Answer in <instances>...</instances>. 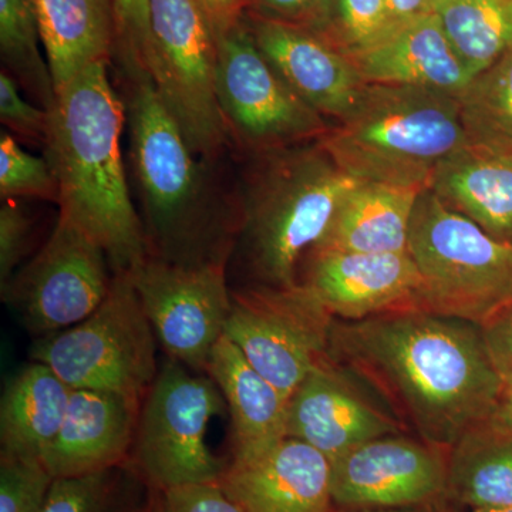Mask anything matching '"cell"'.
Returning <instances> with one entry per match:
<instances>
[{
	"mask_svg": "<svg viewBox=\"0 0 512 512\" xmlns=\"http://www.w3.org/2000/svg\"><path fill=\"white\" fill-rule=\"evenodd\" d=\"M330 357L383 397L406 430L448 453L487 424L503 384L480 325L416 306L336 319Z\"/></svg>",
	"mask_w": 512,
	"mask_h": 512,
	"instance_id": "1",
	"label": "cell"
},
{
	"mask_svg": "<svg viewBox=\"0 0 512 512\" xmlns=\"http://www.w3.org/2000/svg\"><path fill=\"white\" fill-rule=\"evenodd\" d=\"M109 67L93 64L56 93L45 150L59 187V217L93 238L120 274L143 264L151 251L121 156L126 103Z\"/></svg>",
	"mask_w": 512,
	"mask_h": 512,
	"instance_id": "2",
	"label": "cell"
},
{
	"mask_svg": "<svg viewBox=\"0 0 512 512\" xmlns=\"http://www.w3.org/2000/svg\"><path fill=\"white\" fill-rule=\"evenodd\" d=\"M249 156L238 195L242 254L259 285H298L303 255L319 244L359 181L318 141Z\"/></svg>",
	"mask_w": 512,
	"mask_h": 512,
	"instance_id": "3",
	"label": "cell"
},
{
	"mask_svg": "<svg viewBox=\"0 0 512 512\" xmlns=\"http://www.w3.org/2000/svg\"><path fill=\"white\" fill-rule=\"evenodd\" d=\"M467 138L458 97L367 84L353 110L318 143L357 181L427 190L440 164Z\"/></svg>",
	"mask_w": 512,
	"mask_h": 512,
	"instance_id": "4",
	"label": "cell"
},
{
	"mask_svg": "<svg viewBox=\"0 0 512 512\" xmlns=\"http://www.w3.org/2000/svg\"><path fill=\"white\" fill-rule=\"evenodd\" d=\"M130 161L151 255L195 264L211 251V194L204 163L161 100L150 74L123 77Z\"/></svg>",
	"mask_w": 512,
	"mask_h": 512,
	"instance_id": "5",
	"label": "cell"
},
{
	"mask_svg": "<svg viewBox=\"0 0 512 512\" xmlns=\"http://www.w3.org/2000/svg\"><path fill=\"white\" fill-rule=\"evenodd\" d=\"M409 254L423 311L481 325L512 301V245L448 208L430 188L414 205Z\"/></svg>",
	"mask_w": 512,
	"mask_h": 512,
	"instance_id": "6",
	"label": "cell"
},
{
	"mask_svg": "<svg viewBox=\"0 0 512 512\" xmlns=\"http://www.w3.org/2000/svg\"><path fill=\"white\" fill-rule=\"evenodd\" d=\"M157 342L130 272H120L113 275L106 299L89 318L42 336L30 356L72 389L104 390L141 400L160 370Z\"/></svg>",
	"mask_w": 512,
	"mask_h": 512,
	"instance_id": "7",
	"label": "cell"
},
{
	"mask_svg": "<svg viewBox=\"0 0 512 512\" xmlns=\"http://www.w3.org/2000/svg\"><path fill=\"white\" fill-rule=\"evenodd\" d=\"M224 410V396L208 373L168 357L144 396L130 460L148 490L220 483L228 463L208 447L207 431Z\"/></svg>",
	"mask_w": 512,
	"mask_h": 512,
	"instance_id": "8",
	"label": "cell"
},
{
	"mask_svg": "<svg viewBox=\"0 0 512 512\" xmlns=\"http://www.w3.org/2000/svg\"><path fill=\"white\" fill-rule=\"evenodd\" d=\"M215 93L228 140L247 154L313 143L332 127L266 59L245 20L215 35Z\"/></svg>",
	"mask_w": 512,
	"mask_h": 512,
	"instance_id": "9",
	"label": "cell"
},
{
	"mask_svg": "<svg viewBox=\"0 0 512 512\" xmlns=\"http://www.w3.org/2000/svg\"><path fill=\"white\" fill-rule=\"evenodd\" d=\"M150 76L195 156H220L228 134L215 93L217 40L197 0H150Z\"/></svg>",
	"mask_w": 512,
	"mask_h": 512,
	"instance_id": "10",
	"label": "cell"
},
{
	"mask_svg": "<svg viewBox=\"0 0 512 512\" xmlns=\"http://www.w3.org/2000/svg\"><path fill=\"white\" fill-rule=\"evenodd\" d=\"M336 318L301 284L231 292L225 335L252 366L291 399L313 370L330 362Z\"/></svg>",
	"mask_w": 512,
	"mask_h": 512,
	"instance_id": "11",
	"label": "cell"
},
{
	"mask_svg": "<svg viewBox=\"0 0 512 512\" xmlns=\"http://www.w3.org/2000/svg\"><path fill=\"white\" fill-rule=\"evenodd\" d=\"M227 258L177 264L150 255L130 272L156 338L168 356L207 373L231 312Z\"/></svg>",
	"mask_w": 512,
	"mask_h": 512,
	"instance_id": "12",
	"label": "cell"
},
{
	"mask_svg": "<svg viewBox=\"0 0 512 512\" xmlns=\"http://www.w3.org/2000/svg\"><path fill=\"white\" fill-rule=\"evenodd\" d=\"M109 266L93 238L59 217L45 245L3 286L2 295L25 328L42 338L99 308L113 282Z\"/></svg>",
	"mask_w": 512,
	"mask_h": 512,
	"instance_id": "13",
	"label": "cell"
},
{
	"mask_svg": "<svg viewBox=\"0 0 512 512\" xmlns=\"http://www.w3.org/2000/svg\"><path fill=\"white\" fill-rule=\"evenodd\" d=\"M330 467L336 510L439 507L447 501L448 451L403 433L366 441Z\"/></svg>",
	"mask_w": 512,
	"mask_h": 512,
	"instance_id": "14",
	"label": "cell"
},
{
	"mask_svg": "<svg viewBox=\"0 0 512 512\" xmlns=\"http://www.w3.org/2000/svg\"><path fill=\"white\" fill-rule=\"evenodd\" d=\"M404 429L333 360L313 370L288 402L286 436L311 444L330 463L366 441L402 434Z\"/></svg>",
	"mask_w": 512,
	"mask_h": 512,
	"instance_id": "15",
	"label": "cell"
},
{
	"mask_svg": "<svg viewBox=\"0 0 512 512\" xmlns=\"http://www.w3.org/2000/svg\"><path fill=\"white\" fill-rule=\"evenodd\" d=\"M301 284L339 320H362L396 309L417 308L420 275L406 252L312 251Z\"/></svg>",
	"mask_w": 512,
	"mask_h": 512,
	"instance_id": "16",
	"label": "cell"
},
{
	"mask_svg": "<svg viewBox=\"0 0 512 512\" xmlns=\"http://www.w3.org/2000/svg\"><path fill=\"white\" fill-rule=\"evenodd\" d=\"M245 20L266 59L312 109L335 123L348 116L369 84L350 57L305 26L247 12Z\"/></svg>",
	"mask_w": 512,
	"mask_h": 512,
	"instance_id": "17",
	"label": "cell"
},
{
	"mask_svg": "<svg viewBox=\"0 0 512 512\" xmlns=\"http://www.w3.org/2000/svg\"><path fill=\"white\" fill-rule=\"evenodd\" d=\"M330 481L328 458L286 436L258 456L229 461L218 484L247 512H336Z\"/></svg>",
	"mask_w": 512,
	"mask_h": 512,
	"instance_id": "18",
	"label": "cell"
},
{
	"mask_svg": "<svg viewBox=\"0 0 512 512\" xmlns=\"http://www.w3.org/2000/svg\"><path fill=\"white\" fill-rule=\"evenodd\" d=\"M140 400L113 392L73 389L55 441L43 454L53 478L89 476L130 464Z\"/></svg>",
	"mask_w": 512,
	"mask_h": 512,
	"instance_id": "19",
	"label": "cell"
},
{
	"mask_svg": "<svg viewBox=\"0 0 512 512\" xmlns=\"http://www.w3.org/2000/svg\"><path fill=\"white\" fill-rule=\"evenodd\" d=\"M350 60L366 83L421 87L458 99L476 76L433 12L404 23Z\"/></svg>",
	"mask_w": 512,
	"mask_h": 512,
	"instance_id": "20",
	"label": "cell"
},
{
	"mask_svg": "<svg viewBox=\"0 0 512 512\" xmlns=\"http://www.w3.org/2000/svg\"><path fill=\"white\" fill-rule=\"evenodd\" d=\"M430 190L488 235L512 245V141L468 137L440 164Z\"/></svg>",
	"mask_w": 512,
	"mask_h": 512,
	"instance_id": "21",
	"label": "cell"
},
{
	"mask_svg": "<svg viewBox=\"0 0 512 512\" xmlns=\"http://www.w3.org/2000/svg\"><path fill=\"white\" fill-rule=\"evenodd\" d=\"M207 373L220 387L231 416L232 460L258 456L285 439L289 400L227 335L212 350Z\"/></svg>",
	"mask_w": 512,
	"mask_h": 512,
	"instance_id": "22",
	"label": "cell"
},
{
	"mask_svg": "<svg viewBox=\"0 0 512 512\" xmlns=\"http://www.w3.org/2000/svg\"><path fill=\"white\" fill-rule=\"evenodd\" d=\"M423 190L359 181L340 201L316 251H409L410 222ZM311 249V251H312Z\"/></svg>",
	"mask_w": 512,
	"mask_h": 512,
	"instance_id": "23",
	"label": "cell"
},
{
	"mask_svg": "<svg viewBox=\"0 0 512 512\" xmlns=\"http://www.w3.org/2000/svg\"><path fill=\"white\" fill-rule=\"evenodd\" d=\"M56 93L116 52L114 0H33Z\"/></svg>",
	"mask_w": 512,
	"mask_h": 512,
	"instance_id": "24",
	"label": "cell"
},
{
	"mask_svg": "<svg viewBox=\"0 0 512 512\" xmlns=\"http://www.w3.org/2000/svg\"><path fill=\"white\" fill-rule=\"evenodd\" d=\"M73 389L40 362L9 380L0 403L2 456L42 460L66 417Z\"/></svg>",
	"mask_w": 512,
	"mask_h": 512,
	"instance_id": "25",
	"label": "cell"
},
{
	"mask_svg": "<svg viewBox=\"0 0 512 512\" xmlns=\"http://www.w3.org/2000/svg\"><path fill=\"white\" fill-rule=\"evenodd\" d=\"M447 501L470 507H512V434L483 426L448 453Z\"/></svg>",
	"mask_w": 512,
	"mask_h": 512,
	"instance_id": "26",
	"label": "cell"
},
{
	"mask_svg": "<svg viewBox=\"0 0 512 512\" xmlns=\"http://www.w3.org/2000/svg\"><path fill=\"white\" fill-rule=\"evenodd\" d=\"M431 12L474 74L512 50V0H434Z\"/></svg>",
	"mask_w": 512,
	"mask_h": 512,
	"instance_id": "27",
	"label": "cell"
},
{
	"mask_svg": "<svg viewBox=\"0 0 512 512\" xmlns=\"http://www.w3.org/2000/svg\"><path fill=\"white\" fill-rule=\"evenodd\" d=\"M33 0H0V56L3 70L43 109L56 101L55 83L46 55Z\"/></svg>",
	"mask_w": 512,
	"mask_h": 512,
	"instance_id": "28",
	"label": "cell"
},
{
	"mask_svg": "<svg viewBox=\"0 0 512 512\" xmlns=\"http://www.w3.org/2000/svg\"><path fill=\"white\" fill-rule=\"evenodd\" d=\"M143 483L130 464L89 476L55 478L39 512H140Z\"/></svg>",
	"mask_w": 512,
	"mask_h": 512,
	"instance_id": "29",
	"label": "cell"
},
{
	"mask_svg": "<svg viewBox=\"0 0 512 512\" xmlns=\"http://www.w3.org/2000/svg\"><path fill=\"white\" fill-rule=\"evenodd\" d=\"M328 45L348 57L375 45L389 33L384 0H320L305 23Z\"/></svg>",
	"mask_w": 512,
	"mask_h": 512,
	"instance_id": "30",
	"label": "cell"
},
{
	"mask_svg": "<svg viewBox=\"0 0 512 512\" xmlns=\"http://www.w3.org/2000/svg\"><path fill=\"white\" fill-rule=\"evenodd\" d=\"M460 107L468 137L512 141V50L473 77Z\"/></svg>",
	"mask_w": 512,
	"mask_h": 512,
	"instance_id": "31",
	"label": "cell"
},
{
	"mask_svg": "<svg viewBox=\"0 0 512 512\" xmlns=\"http://www.w3.org/2000/svg\"><path fill=\"white\" fill-rule=\"evenodd\" d=\"M0 195L2 200L59 201V187L47 158L19 146L10 134H0Z\"/></svg>",
	"mask_w": 512,
	"mask_h": 512,
	"instance_id": "32",
	"label": "cell"
},
{
	"mask_svg": "<svg viewBox=\"0 0 512 512\" xmlns=\"http://www.w3.org/2000/svg\"><path fill=\"white\" fill-rule=\"evenodd\" d=\"M117 42L113 59L121 76L150 74L153 62L150 0H114Z\"/></svg>",
	"mask_w": 512,
	"mask_h": 512,
	"instance_id": "33",
	"label": "cell"
},
{
	"mask_svg": "<svg viewBox=\"0 0 512 512\" xmlns=\"http://www.w3.org/2000/svg\"><path fill=\"white\" fill-rule=\"evenodd\" d=\"M53 481L39 458L0 454V512H39Z\"/></svg>",
	"mask_w": 512,
	"mask_h": 512,
	"instance_id": "34",
	"label": "cell"
},
{
	"mask_svg": "<svg viewBox=\"0 0 512 512\" xmlns=\"http://www.w3.org/2000/svg\"><path fill=\"white\" fill-rule=\"evenodd\" d=\"M0 120L19 137L45 147L49 111L23 99L18 82L5 70L0 73Z\"/></svg>",
	"mask_w": 512,
	"mask_h": 512,
	"instance_id": "35",
	"label": "cell"
},
{
	"mask_svg": "<svg viewBox=\"0 0 512 512\" xmlns=\"http://www.w3.org/2000/svg\"><path fill=\"white\" fill-rule=\"evenodd\" d=\"M33 224L18 200H3L0 207V284H8L28 255Z\"/></svg>",
	"mask_w": 512,
	"mask_h": 512,
	"instance_id": "36",
	"label": "cell"
},
{
	"mask_svg": "<svg viewBox=\"0 0 512 512\" xmlns=\"http://www.w3.org/2000/svg\"><path fill=\"white\" fill-rule=\"evenodd\" d=\"M161 500L164 512H247L218 483L171 488Z\"/></svg>",
	"mask_w": 512,
	"mask_h": 512,
	"instance_id": "37",
	"label": "cell"
},
{
	"mask_svg": "<svg viewBox=\"0 0 512 512\" xmlns=\"http://www.w3.org/2000/svg\"><path fill=\"white\" fill-rule=\"evenodd\" d=\"M488 356L501 380L512 375V301L491 313L480 325Z\"/></svg>",
	"mask_w": 512,
	"mask_h": 512,
	"instance_id": "38",
	"label": "cell"
},
{
	"mask_svg": "<svg viewBox=\"0 0 512 512\" xmlns=\"http://www.w3.org/2000/svg\"><path fill=\"white\" fill-rule=\"evenodd\" d=\"M320 0H248L247 13L259 18L305 25Z\"/></svg>",
	"mask_w": 512,
	"mask_h": 512,
	"instance_id": "39",
	"label": "cell"
},
{
	"mask_svg": "<svg viewBox=\"0 0 512 512\" xmlns=\"http://www.w3.org/2000/svg\"><path fill=\"white\" fill-rule=\"evenodd\" d=\"M215 35L231 28L245 15L248 0H197Z\"/></svg>",
	"mask_w": 512,
	"mask_h": 512,
	"instance_id": "40",
	"label": "cell"
},
{
	"mask_svg": "<svg viewBox=\"0 0 512 512\" xmlns=\"http://www.w3.org/2000/svg\"><path fill=\"white\" fill-rule=\"evenodd\" d=\"M384 2H386L390 33L404 23L430 13L434 0H384Z\"/></svg>",
	"mask_w": 512,
	"mask_h": 512,
	"instance_id": "41",
	"label": "cell"
},
{
	"mask_svg": "<svg viewBox=\"0 0 512 512\" xmlns=\"http://www.w3.org/2000/svg\"><path fill=\"white\" fill-rule=\"evenodd\" d=\"M485 426L512 434V375L503 379L497 403Z\"/></svg>",
	"mask_w": 512,
	"mask_h": 512,
	"instance_id": "42",
	"label": "cell"
},
{
	"mask_svg": "<svg viewBox=\"0 0 512 512\" xmlns=\"http://www.w3.org/2000/svg\"><path fill=\"white\" fill-rule=\"evenodd\" d=\"M439 507L349 508V510H336V512H436Z\"/></svg>",
	"mask_w": 512,
	"mask_h": 512,
	"instance_id": "43",
	"label": "cell"
},
{
	"mask_svg": "<svg viewBox=\"0 0 512 512\" xmlns=\"http://www.w3.org/2000/svg\"><path fill=\"white\" fill-rule=\"evenodd\" d=\"M140 512H164L160 491L150 490L146 504L143 505Z\"/></svg>",
	"mask_w": 512,
	"mask_h": 512,
	"instance_id": "44",
	"label": "cell"
},
{
	"mask_svg": "<svg viewBox=\"0 0 512 512\" xmlns=\"http://www.w3.org/2000/svg\"><path fill=\"white\" fill-rule=\"evenodd\" d=\"M473 512H512V507H505V508H481V510H473Z\"/></svg>",
	"mask_w": 512,
	"mask_h": 512,
	"instance_id": "45",
	"label": "cell"
},
{
	"mask_svg": "<svg viewBox=\"0 0 512 512\" xmlns=\"http://www.w3.org/2000/svg\"><path fill=\"white\" fill-rule=\"evenodd\" d=\"M437 512H457L456 510H453V508L447 507V505H443V507H439V511Z\"/></svg>",
	"mask_w": 512,
	"mask_h": 512,
	"instance_id": "46",
	"label": "cell"
}]
</instances>
